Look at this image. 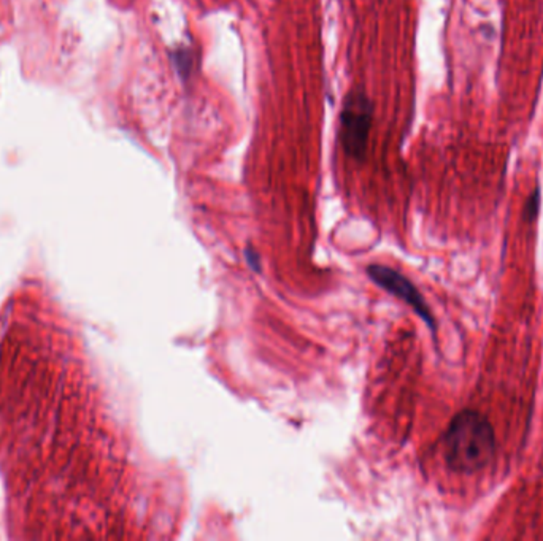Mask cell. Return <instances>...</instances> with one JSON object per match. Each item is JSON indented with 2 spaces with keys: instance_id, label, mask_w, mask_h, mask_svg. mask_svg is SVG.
Wrapping results in <instances>:
<instances>
[{
  "instance_id": "7a4b0ae2",
  "label": "cell",
  "mask_w": 543,
  "mask_h": 541,
  "mask_svg": "<svg viewBox=\"0 0 543 541\" xmlns=\"http://www.w3.org/2000/svg\"><path fill=\"white\" fill-rule=\"evenodd\" d=\"M372 105L362 93H351L340 114V143L345 153L361 159L369 143Z\"/></svg>"
},
{
  "instance_id": "3957f363",
  "label": "cell",
  "mask_w": 543,
  "mask_h": 541,
  "mask_svg": "<svg viewBox=\"0 0 543 541\" xmlns=\"http://www.w3.org/2000/svg\"><path fill=\"white\" fill-rule=\"evenodd\" d=\"M370 274H372V278H376L382 286L388 289L389 293H393L397 297H401L403 302H407L410 307L415 310L416 314L421 316L422 321L430 326V330H436V321L430 313V307L426 305V302L418 293V289L405 276L386 267L370 268Z\"/></svg>"
},
{
  "instance_id": "277c9868",
  "label": "cell",
  "mask_w": 543,
  "mask_h": 541,
  "mask_svg": "<svg viewBox=\"0 0 543 541\" xmlns=\"http://www.w3.org/2000/svg\"><path fill=\"white\" fill-rule=\"evenodd\" d=\"M172 59H174L175 68L180 72L181 77H185V78L189 77L193 70V64H195L193 53L189 50H180L172 54Z\"/></svg>"
},
{
  "instance_id": "6da1fadb",
  "label": "cell",
  "mask_w": 543,
  "mask_h": 541,
  "mask_svg": "<svg viewBox=\"0 0 543 541\" xmlns=\"http://www.w3.org/2000/svg\"><path fill=\"white\" fill-rule=\"evenodd\" d=\"M496 432L476 410L459 411L443 435V457L449 470L474 474L490 467L496 457Z\"/></svg>"
},
{
  "instance_id": "5b68a950",
  "label": "cell",
  "mask_w": 543,
  "mask_h": 541,
  "mask_svg": "<svg viewBox=\"0 0 543 541\" xmlns=\"http://www.w3.org/2000/svg\"><path fill=\"white\" fill-rule=\"evenodd\" d=\"M538 212H540V189L536 187L524 205V220L529 221V222L536 221Z\"/></svg>"
}]
</instances>
